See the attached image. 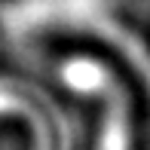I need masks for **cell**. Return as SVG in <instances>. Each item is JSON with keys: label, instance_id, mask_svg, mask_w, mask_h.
<instances>
[{"label": "cell", "instance_id": "2", "mask_svg": "<svg viewBox=\"0 0 150 150\" xmlns=\"http://www.w3.org/2000/svg\"><path fill=\"white\" fill-rule=\"evenodd\" d=\"M129 107L122 95H110L107 98L104 122H101V138L98 150H129Z\"/></svg>", "mask_w": 150, "mask_h": 150}, {"label": "cell", "instance_id": "1", "mask_svg": "<svg viewBox=\"0 0 150 150\" xmlns=\"http://www.w3.org/2000/svg\"><path fill=\"white\" fill-rule=\"evenodd\" d=\"M61 83L80 95H98L110 89V74L95 58H71L67 64H61Z\"/></svg>", "mask_w": 150, "mask_h": 150}, {"label": "cell", "instance_id": "3", "mask_svg": "<svg viewBox=\"0 0 150 150\" xmlns=\"http://www.w3.org/2000/svg\"><path fill=\"white\" fill-rule=\"evenodd\" d=\"M0 110H16V98H9V95H0Z\"/></svg>", "mask_w": 150, "mask_h": 150}]
</instances>
